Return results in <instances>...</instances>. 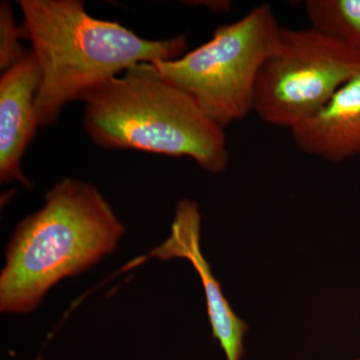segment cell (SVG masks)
<instances>
[{"mask_svg":"<svg viewBox=\"0 0 360 360\" xmlns=\"http://www.w3.org/2000/svg\"><path fill=\"white\" fill-rule=\"evenodd\" d=\"M22 35L32 42L40 71V127L53 124L72 101H85L120 73L143 63L176 59L184 35L150 40L117 21L89 15L79 0H20Z\"/></svg>","mask_w":360,"mask_h":360,"instance_id":"obj_1","label":"cell"},{"mask_svg":"<svg viewBox=\"0 0 360 360\" xmlns=\"http://www.w3.org/2000/svg\"><path fill=\"white\" fill-rule=\"evenodd\" d=\"M44 207L18 224L0 274V310L27 314L65 277L89 269L115 250L125 232L110 203L89 182L61 179Z\"/></svg>","mask_w":360,"mask_h":360,"instance_id":"obj_2","label":"cell"},{"mask_svg":"<svg viewBox=\"0 0 360 360\" xmlns=\"http://www.w3.org/2000/svg\"><path fill=\"white\" fill-rule=\"evenodd\" d=\"M84 103L85 131L99 148L189 158L212 174L229 165L224 127L149 63L112 78Z\"/></svg>","mask_w":360,"mask_h":360,"instance_id":"obj_3","label":"cell"},{"mask_svg":"<svg viewBox=\"0 0 360 360\" xmlns=\"http://www.w3.org/2000/svg\"><path fill=\"white\" fill-rule=\"evenodd\" d=\"M281 30L272 7L259 4L193 51L149 65L224 129L253 112L258 73Z\"/></svg>","mask_w":360,"mask_h":360,"instance_id":"obj_4","label":"cell"},{"mask_svg":"<svg viewBox=\"0 0 360 360\" xmlns=\"http://www.w3.org/2000/svg\"><path fill=\"white\" fill-rule=\"evenodd\" d=\"M359 73L360 51L310 27L281 26L258 73L253 112L267 124L291 130Z\"/></svg>","mask_w":360,"mask_h":360,"instance_id":"obj_5","label":"cell"},{"mask_svg":"<svg viewBox=\"0 0 360 360\" xmlns=\"http://www.w3.org/2000/svg\"><path fill=\"white\" fill-rule=\"evenodd\" d=\"M201 217L198 203L180 200L175 210L172 231L167 240L151 251L149 257L160 260L184 258L198 272L205 290L208 319L212 336L219 340L226 360H241L245 354L243 338L248 323L234 314L225 298L221 284L212 274L210 265L201 252Z\"/></svg>","mask_w":360,"mask_h":360,"instance_id":"obj_6","label":"cell"},{"mask_svg":"<svg viewBox=\"0 0 360 360\" xmlns=\"http://www.w3.org/2000/svg\"><path fill=\"white\" fill-rule=\"evenodd\" d=\"M40 71L32 51L7 68L0 77V179L30 187L21 161L39 127L37 96Z\"/></svg>","mask_w":360,"mask_h":360,"instance_id":"obj_7","label":"cell"},{"mask_svg":"<svg viewBox=\"0 0 360 360\" xmlns=\"http://www.w3.org/2000/svg\"><path fill=\"white\" fill-rule=\"evenodd\" d=\"M290 131L295 146L315 158L341 162L360 156V73Z\"/></svg>","mask_w":360,"mask_h":360,"instance_id":"obj_8","label":"cell"},{"mask_svg":"<svg viewBox=\"0 0 360 360\" xmlns=\"http://www.w3.org/2000/svg\"><path fill=\"white\" fill-rule=\"evenodd\" d=\"M309 27L360 51V0H307Z\"/></svg>","mask_w":360,"mask_h":360,"instance_id":"obj_9","label":"cell"},{"mask_svg":"<svg viewBox=\"0 0 360 360\" xmlns=\"http://www.w3.org/2000/svg\"><path fill=\"white\" fill-rule=\"evenodd\" d=\"M22 30L16 25L13 4L4 1L0 4V68L2 71L15 65L27 53L20 44Z\"/></svg>","mask_w":360,"mask_h":360,"instance_id":"obj_10","label":"cell"},{"mask_svg":"<svg viewBox=\"0 0 360 360\" xmlns=\"http://www.w3.org/2000/svg\"><path fill=\"white\" fill-rule=\"evenodd\" d=\"M187 4L191 6H198L206 7L210 9L213 13H227L231 11V2L225 1V0H213V1H189Z\"/></svg>","mask_w":360,"mask_h":360,"instance_id":"obj_11","label":"cell"},{"mask_svg":"<svg viewBox=\"0 0 360 360\" xmlns=\"http://www.w3.org/2000/svg\"><path fill=\"white\" fill-rule=\"evenodd\" d=\"M355 360H360V359H355Z\"/></svg>","mask_w":360,"mask_h":360,"instance_id":"obj_12","label":"cell"},{"mask_svg":"<svg viewBox=\"0 0 360 360\" xmlns=\"http://www.w3.org/2000/svg\"><path fill=\"white\" fill-rule=\"evenodd\" d=\"M37 360H41V359H37Z\"/></svg>","mask_w":360,"mask_h":360,"instance_id":"obj_13","label":"cell"}]
</instances>
